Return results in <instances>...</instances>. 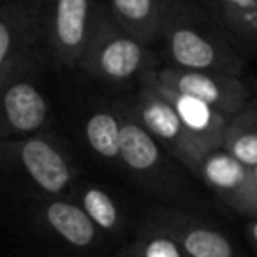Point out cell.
<instances>
[{
    "instance_id": "obj_1",
    "label": "cell",
    "mask_w": 257,
    "mask_h": 257,
    "mask_svg": "<svg viewBox=\"0 0 257 257\" xmlns=\"http://www.w3.org/2000/svg\"><path fill=\"white\" fill-rule=\"evenodd\" d=\"M4 224L20 257H114L113 245L69 196L6 197Z\"/></svg>"
},
{
    "instance_id": "obj_2",
    "label": "cell",
    "mask_w": 257,
    "mask_h": 257,
    "mask_svg": "<svg viewBox=\"0 0 257 257\" xmlns=\"http://www.w3.org/2000/svg\"><path fill=\"white\" fill-rule=\"evenodd\" d=\"M159 43L173 67L241 76L246 57L197 0H166Z\"/></svg>"
},
{
    "instance_id": "obj_3",
    "label": "cell",
    "mask_w": 257,
    "mask_h": 257,
    "mask_svg": "<svg viewBox=\"0 0 257 257\" xmlns=\"http://www.w3.org/2000/svg\"><path fill=\"white\" fill-rule=\"evenodd\" d=\"M6 197L69 196L81 178V166L72 148L50 131L0 140Z\"/></svg>"
},
{
    "instance_id": "obj_4",
    "label": "cell",
    "mask_w": 257,
    "mask_h": 257,
    "mask_svg": "<svg viewBox=\"0 0 257 257\" xmlns=\"http://www.w3.org/2000/svg\"><path fill=\"white\" fill-rule=\"evenodd\" d=\"M121 106V104H120ZM173 155H169L150 134L133 120L121 107V171L134 185L155 203L196 210L199 203Z\"/></svg>"
},
{
    "instance_id": "obj_5",
    "label": "cell",
    "mask_w": 257,
    "mask_h": 257,
    "mask_svg": "<svg viewBox=\"0 0 257 257\" xmlns=\"http://www.w3.org/2000/svg\"><path fill=\"white\" fill-rule=\"evenodd\" d=\"M50 0H2L0 86L48 69Z\"/></svg>"
},
{
    "instance_id": "obj_6",
    "label": "cell",
    "mask_w": 257,
    "mask_h": 257,
    "mask_svg": "<svg viewBox=\"0 0 257 257\" xmlns=\"http://www.w3.org/2000/svg\"><path fill=\"white\" fill-rule=\"evenodd\" d=\"M79 69L109 85L140 83L145 72L155 69V57L150 46L128 34L102 4Z\"/></svg>"
},
{
    "instance_id": "obj_7",
    "label": "cell",
    "mask_w": 257,
    "mask_h": 257,
    "mask_svg": "<svg viewBox=\"0 0 257 257\" xmlns=\"http://www.w3.org/2000/svg\"><path fill=\"white\" fill-rule=\"evenodd\" d=\"M123 111L168 152L180 164L196 175L203 159L210 154L187 131L175 107L152 86L140 85L134 97L121 104Z\"/></svg>"
},
{
    "instance_id": "obj_8",
    "label": "cell",
    "mask_w": 257,
    "mask_h": 257,
    "mask_svg": "<svg viewBox=\"0 0 257 257\" xmlns=\"http://www.w3.org/2000/svg\"><path fill=\"white\" fill-rule=\"evenodd\" d=\"M102 0H50L48 4V69L81 67Z\"/></svg>"
},
{
    "instance_id": "obj_9",
    "label": "cell",
    "mask_w": 257,
    "mask_h": 257,
    "mask_svg": "<svg viewBox=\"0 0 257 257\" xmlns=\"http://www.w3.org/2000/svg\"><path fill=\"white\" fill-rule=\"evenodd\" d=\"M134 227L169 234L190 257H243L227 234L192 211L154 203L136 218Z\"/></svg>"
},
{
    "instance_id": "obj_10",
    "label": "cell",
    "mask_w": 257,
    "mask_h": 257,
    "mask_svg": "<svg viewBox=\"0 0 257 257\" xmlns=\"http://www.w3.org/2000/svg\"><path fill=\"white\" fill-rule=\"evenodd\" d=\"M196 176L222 204L248 220L257 218V180L253 169L224 148L211 150L203 159Z\"/></svg>"
},
{
    "instance_id": "obj_11",
    "label": "cell",
    "mask_w": 257,
    "mask_h": 257,
    "mask_svg": "<svg viewBox=\"0 0 257 257\" xmlns=\"http://www.w3.org/2000/svg\"><path fill=\"white\" fill-rule=\"evenodd\" d=\"M159 81L187 95L201 99L225 116L232 118L250 104V92L239 76L218 71L164 67L155 69Z\"/></svg>"
},
{
    "instance_id": "obj_12",
    "label": "cell",
    "mask_w": 257,
    "mask_h": 257,
    "mask_svg": "<svg viewBox=\"0 0 257 257\" xmlns=\"http://www.w3.org/2000/svg\"><path fill=\"white\" fill-rule=\"evenodd\" d=\"M0 90V140H20L43 133L50 116V106L36 76L9 81Z\"/></svg>"
},
{
    "instance_id": "obj_13",
    "label": "cell",
    "mask_w": 257,
    "mask_h": 257,
    "mask_svg": "<svg viewBox=\"0 0 257 257\" xmlns=\"http://www.w3.org/2000/svg\"><path fill=\"white\" fill-rule=\"evenodd\" d=\"M69 197L85 211L114 250L131 238L136 220H133L128 206L114 190L81 176L71 189Z\"/></svg>"
},
{
    "instance_id": "obj_14",
    "label": "cell",
    "mask_w": 257,
    "mask_h": 257,
    "mask_svg": "<svg viewBox=\"0 0 257 257\" xmlns=\"http://www.w3.org/2000/svg\"><path fill=\"white\" fill-rule=\"evenodd\" d=\"M140 85H148L154 90H157L175 107V111L182 118L187 131L201 145H204L208 150L222 148L231 118L225 116L220 111H217L215 107H211L210 104L203 102L201 99L182 93L178 90L171 88V86L164 85L162 81H159V78L155 76V69H152V71L145 72L141 76Z\"/></svg>"
},
{
    "instance_id": "obj_15",
    "label": "cell",
    "mask_w": 257,
    "mask_h": 257,
    "mask_svg": "<svg viewBox=\"0 0 257 257\" xmlns=\"http://www.w3.org/2000/svg\"><path fill=\"white\" fill-rule=\"evenodd\" d=\"M245 57L257 55V0H203Z\"/></svg>"
},
{
    "instance_id": "obj_16",
    "label": "cell",
    "mask_w": 257,
    "mask_h": 257,
    "mask_svg": "<svg viewBox=\"0 0 257 257\" xmlns=\"http://www.w3.org/2000/svg\"><path fill=\"white\" fill-rule=\"evenodd\" d=\"M86 147L104 164L121 169V106L99 107L83 125Z\"/></svg>"
},
{
    "instance_id": "obj_17",
    "label": "cell",
    "mask_w": 257,
    "mask_h": 257,
    "mask_svg": "<svg viewBox=\"0 0 257 257\" xmlns=\"http://www.w3.org/2000/svg\"><path fill=\"white\" fill-rule=\"evenodd\" d=\"M113 18L145 44L159 43L166 0H107Z\"/></svg>"
},
{
    "instance_id": "obj_18",
    "label": "cell",
    "mask_w": 257,
    "mask_h": 257,
    "mask_svg": "<svg viewBox=\"0 0 257 257\" xmlns=\"http://www.w3.org/2000/svg\"><path fill=\"white\" fill-rule=\"evenodd\" d=\"M227 154L248 168L257 166V106L250 102L231 118L222 143Z\"/></svg>"
},
{
    "instance_id": "obj_19",
    "label": "cell",
    "mask_w": 257,
    "mask_h": 257,
    "mask_svg": "<svg viewBox=\"0 0 257 257\" xmlns=\"http://www.w3.org/2000/svg\"><path fill=\"white\" fill-rule=\"evenodd\" d=\"M114 257H190L176 239L155 229L134 227L123 245L114 250Z\"/></svg>"
},
{
    "instance_id": "obj_20",
    "label": "cell",
    "mask_w": 257,
    "mask_h": 257,
    "mask_svg": "<svg viewBox=\"0 0 257 257\" xmlns=\"http://www.w3.org/2000/svg\"><path fill=\"white\" fill-rule=\"evenodd\" d=\"M246 238H248L250 245L257 252V218L248 220V224H246Z\"/></svg>"
},
{
    "instance_id": "obj_21",
    "label": "cell",
    "mask_w": 257,
    "mask_h": 257,
    "mask_svg": "<svg viewBox=\"0 0 257 257\" xmlns=\"http://www.w3.org/2000/svg\"><path fill=\"white\" fill-rule=\"evenodd\" d=\"M253 169V176H255V180H257V166H255V168H252Z\"/></svg>"
},
{
    "instance_id": "obj_22",
    "label": "cell",
    "mask_w": 257,
    "mask_h": 257,
    "mask_svg": "<svg viewBox=\"0 0 257 257\" xmlns=\"http://www.w3.org/2000/svg\"><path fill=\"white\" fill-rule=\"evenodd\" d=\"M102 2H104V4H107V0H102Z\"/></svg>"
}]
</instances>
